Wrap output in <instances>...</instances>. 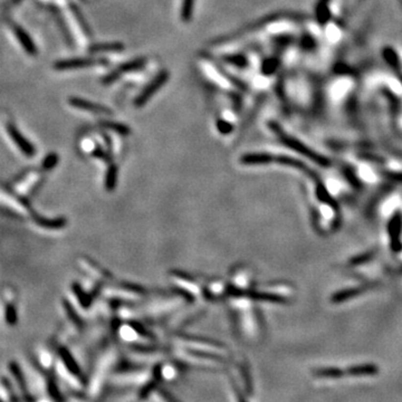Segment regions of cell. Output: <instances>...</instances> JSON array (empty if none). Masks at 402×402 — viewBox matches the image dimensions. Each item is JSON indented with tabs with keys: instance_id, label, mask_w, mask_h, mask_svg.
I'll return each instance as SVG.
<instances>
[{
	"instance_id": "cell-15",
	"label": "cell",
	"mask_w": 402,
	"mask_h": 402,
	"mask_svg": "<svg viewBox=\"0 0 402 402\" xmlns=\"http://www.w3.org/2000/svg\"><path fill=\"white\" fill-rule=\"evenodd\" d=\"M13 31L16 38H17L18 42L21 43L24 50H25L28 55H30V56H36V55H37V47H36L35 43L33 39H31L29 34L27 33L22 26L16 25V24L13 25Z\"/></svg>"
},
{
	"instance_id": "cell-19",
	"label": "cell",
	"mask_w": 402,
	"mask_h": 402,
	"mask_svg": "<svg viewBox=\"0 0 402 402\" xmlns=\"http://www.w3.org/2000/svg\"><path fill=\"white\" fill-rule=\"evenodd\" d=\"M1 198H2V204L7 205V207L10 210H13V212L22 214V216H26V214H28V208H26V205L23 204L19 199L15 198L14 196H11V194L9 193H7L5 189L2 190Z\"/></svg>"
},
{
	"instance_id": "cell-33",
	"label": "cell",
	"mask_w": 402,
	"mask_h": 402,
	"mask_svg": "<svg viewBox=\"0 0 402 402\" xmlns=\"http://www.w3.org/2000/svg\"><path fill=\"white\" fill-rule=\"evenodd\" d=\"M233 124L232 123L227 122L226 120H218L217 121V130L221 134H229L233 131Z\"/></svg>"
},
{
	"instance_id": "cell-35",
	"label": "cell",
	"mask_w": 402,
	"mask_h": 402,
	"mask_svg": "<svg viewBox=\"0 0 402 402\" xmlns=\"http://www.w3.org/2000/svg\"><path fill=\"white\" fill-rule=\"evenodd\" d=\"M389 177L391 179H395L397 181L402 182V173H390Z\"/></svg>"
},
{
	"instance_id": "cell-28",
	"label": "cell",
	"mask_w": 402,
	"mask_h": 402,
	"mask_svg": "<svg viewBox=\"0 0 402 402\" xmlns=\"http://www.w3.org/2000/svg\"><path fill=\"white\" fill-rule=\"evenodd\" d=\"M117 177H118V166H111L109 170H107L106 173V187L109 189H112L115 182H117Z\"/></svg>"
},
{
	"instance_id": "cell-14",
	"label": "cell",
	"mask_w": 402,
	"mask_h": 402,
	"mask_svg": "<svg viewBox=\"0 0 402 402\" xmlns=\"http://www.w3.org/2000/svg\"><path fill=\"white\" fill-rule=\"evenodd\" d=\"M41 179V176L37 172H30L22 178V180L16 182L14 189L21 196H26V194H29L35 189V187L38 186Z\"/></svg>"
},
{
	"instance_id": "cell-23",
	"label": "cell",
	"mask_w": 402,
	"mask_h": 402,
	"mask_svg": "<svg viewBox=\"0 0 402 402\" xmlns=\"http://www.w3.org/2000/svg\"><path fill=\"white\" fill-rule=\"evenodd\" d=\"M365 289H367L365 287H361V288L355 287V288H348V289L340 290V292L334 294L331 298V301L333 302V303H342V302H345L348 300H351V298L353 297L359 296L360 294L363 293Z\"/></svg>"
},
{
	"instance_id": "cell-21",
	"label": "cell",
	"mask_w": 402,
	"mask_h": 402,
	"mask_svg": "<svg viewBox=\"0 0 402 402\" xmlns=\"http://www.w3.org/2000/svg\"><path fill=\"white\" fill-rule=\"evenodd\" d=\"M379 372V368L376 364H360L353 365V367L346 370V374L351 377H365V376H374Z\"/></svg>"
},
{
	"instance_id": "cell-16",
	"label": "cell",
	"mask_w": 402,
	"mask_h": 402,
	"mask_svg": "<svg viewBox=\"0 0 402 402\" xmlns=\"http://www.w3.org/2000/svg\"><path fill=\"white\" fill-rule=\"evenodd\" d=\"M56 372L67 385L71 387V389L79 390L82 388V383L79 382L78 378L75 376L73 370L71 371L69 365H67L64 361L58 360L56 362Z\"/></svg>"
},
{
	"instance_id": "cell-10",
	"label": "cell",
	"mask_w": 402,
	"mask_h": 402,
	"mask_svg": "<svg viewBox=\"0 0 402 402\" xmlns=\"http://www.w3.org/2000/svg\"><path fill=\"white\" fill-rule=\"evenodd\" d=\"M69 104L77 110L86 111V112L96 113V114H112V110L109 106L99 104L96 102L87 101L81 97H70Z\"/></svg>"
},
{
	"instance_id": "cell-12",
	"label": "cell",
	"mask_w": 402,
	"mask_h": 402,
	"mask_svg": "<svg viewBox=\"0 0 402 402\" xmlns=\"http://www.w3.org/2000/svg\"><path fill=\"white\" fill-rule=\"evenodd\" d=\"M78 266L82 268V270L87 274V275L92 276V278L98 281H107L111 280V275L106 270L103 269L102 267H99L97 264H95L94 261H92L89 258L86 257H79L77 260Z\"/></svg>"
},
{
	"instance_id": "cell-3",
	"label": "cell",
	"mask_w": 402,
	"mask_h": 402,
	"mask_svg": "<svg viewBox=\"0 0 402 402\" xmlns=\"http://www.w3.org/2000/svg\"><path fill=\"white\" fill-rule=\"evenodd\" d=\"M170 77L169 71L166 70H162L155 75L154 78L151 81L149 84L143 89L137 97L134 99V105L137 107H143L146 103H148L151 97L154 96L155 94L159 92V90L162 89L163 86L166 84L168 79Z\"/></svg>"
},
{
	"instance_id": "cell-22",
	"label": "cell",
	"mask_w": 402,
	"mask_h": 402,
	"mask_svg": "<svg viewBox=\"0 0 402 402\" xmlns=\"http://www.w3.org/2000/svg\"><path fill=\"white\" fill-rule=\"evenodd\" d=\"M274 159L270 154L266 153H252V154H245L241 157L240 162L242 165L247 166H256V165H267V163L273 162Z\"/></svg>"
},
{
	"instance_id": "cell-17",
	"label": "cell",
	"mask_w": 402,
	"mask_h": 402,
	"mask_svg": "<svg viewBox=\"0 0 402 402\" xmlns=\"http://www.w3.org/2000/svg\"><path fill=\"white\" fill-rule=\"evenodd\" d=\"M173 282L181 287L182 289H185L186 292H188L190 295L192 296H201L202 295V288L199 286L197 283H194L193 281L189 280V278H186L185 276H182L181 274H174L172 276Z\"/></svg>"
},
{
	"instance_id": "cell-20",
	"label": "cell",
	"mask_w": 402,
	"mask_h": 402,
	"mask_svg": "<svg viewBox=\"0 0 402 402\" xmlns=\"http://www.w3.org/2000/svg\"><path fill=\"white\" fill-rule=\"evenodd\" d=\"M118 335H120L123 341L131 342V343H134V342H138L142 339H148L146 334H140L137 328L129 324L122 325L121 328L118 329Z\"/></svg>"
},
{
	"instance_id": "cell-26",
	"label": "cell",
	"mask_w": 402,
	"mask_h": 402,
	"mask_svg": "<svg viewBox=\"0 0 402 402\" xmlns=\"http://www.w3.org/2000/svg\"><path fill=\"white\" fill-rule=\"evenodd\" d=\"M193 7H194V0H182L181 3V10H180V17L181 21L184 23H189L192 18L193 15Z\"/></svg>"
},
{
	"instance_id": "cell-31",
	"label": "cell",
	"mask_w": 402,
	"mask_h": 402,
	"mask_svg": "<svg viewBox=\"0 0 402 402\" xmlns=\"http://www.w3.org/2000/svg\"><path fill=\"white\" fill-rule=\"evenodd\" d=\"M38 360H39V363H41L43 367L46 369H48L51 367V365H53V357H51L50 354L47 352L46 350L39 353Z\"/></svg>"
},
{
	"instance_id": "cell-6",
	"label": "cell",
	"mask_w": 402,
	"mask_h": 402,
	"mask_svg": "<svg viewBox=\"0 0 402 402\" xmlns=\"http://www.w3.org/2000/svg\"><path fill=\"white\" fill-rule=\"evenodd\" d=\"M150 379L151 373L146 370L124 371L112 377V381L118 385H144Z\"/></svg>"
},
{
	"instance_id": "cell-8",
	"label": "cell",
	"mask_w": 402,
	"mask_h": 402,
	"mask_svg": "<svg viewBox=\"0 0 402 402\" xmlns=\"http://www.w3.org/2000/svg\"><path fill=\"white\" fill-rule=\"evenodd\" d=\"M182 303H184V300H182L181 296H170L162 298V300L154 302L153 304H150L146 307V313L149 315L160 316L161 314H166L171 312V310L178 308Z\"/></svg>"
},
{
	"instance_id": "cell-7",
	"label": "cell",
	"mask_w": 402,
	"mask_h": 402,
	"mask_svg": "<svg viewBox=\"0 0 402 402\" xmlns=\"http://www.w3.org/2000/svg\"><path fill=\"white\" fill-rule=\"evenodd\" d=\"M281 139H282V141L284 142V144L287 145L288 148L295 150V151H297L298 153L305 155L306 158H308V159H310V160H313L314 162H316L317 165H320L322 166H326L330 165L328 159L322 157V155H320V154L315 153L314 151L308 149L307 146H305L304 144H302L301 142H298L297 140H295V139L289 138L285 134L281 135Z\"/></svg>"
},
{
	"instance_id": "cell-5",
	"label": "cell",
	"mask_w": 402,
	"mask_h": 402,
	"mask_svg": "<svg viewBox=\"0 0 402 402\" xmlns=\"http://www.w3.org/2000/svg\"><path fill=\"white\" fill-rule=\"evenodd\" d=\"M103 64H106V61L103 58L77 57V58L61 59V61L55 62L54 69L57 71H70V70L85 69V67H92V66H96V65H103Z\"/></svg>"
},
{
	"instance_id": "cell-9",
	"label": "cell",
	"mask_w": 402,
	"mask_h": 402,
	"mask_svg": "<svg viewBox=\"0 0 402 402\" xmlns=\"http://www.w3.org/2000/svg\"><path fill=\"white\" fill-rule=\"evenodd\" d=\"M6 130L8 132V135H9L11 140H13L16 146L22 151V153L24 155H26V157H28V158L34 157L36 153L34 145L31 144L30 141H28L25 137H24L23 133L15 126V124H13V123H10V122L7 123Z\"/></svg>"
},
{
	"instance_id": "cell-13",
	"label": "cell",
	"mask_w": 402,
	"mask_h": 402,
	"mask_svg": "<svg viewBox=\"0 0 402 402\" xmlns=\"http://www.w3.org/2000/svg\"><path fill=\"white\" fill-rule=\"evenodd\" d=\"M401 228H402V221L401 216L399 213H396L395 216L391 218L389 222L388 232L390 237V242H391V248L393 252H399L401 249Z\"/></svg>"
},
{
	"instance_id": "cell-32",
	"label": "cell",
	"mask_w": 402,
	"mask_h": 402,
	"mask_svg": "<svg viewBox=\"0 0 402 402\" xmlns=\"http://www.w3.org/2000/svg\"><path fill=\"white\" fill-rule=\"evenodd\" d=\"M57 162H58V155L55 153H50L47 155L45 159H44L43 166L45 169H51L57 165Z\"/></svg>"
},
{
	"instance_id": "cell-1",
	"label": "cell",
	"mask_w": 402,
	"mask_h": 402,
	"mask_svg": "<svg viewBox=\"0 0 402 402\" xmlns=\"http://www.w3.org/2000/svg\"><path fill=\"white\" fill-rule=\"evenodd\" d=\"M118 359L117 351L114 349H110L99 357L97 365L95 367L94 372L92 374V379L90 381L89 392L92 397L97 396L106 379V376L113 368L115 361Z\"/></svg>"
},
{
	"instance_id": "cell-4",
	"label": "cell",
	"mask_w": 402,
	"mask_h": 402,
	"mask_svg": "<svg viewBox=\"0 0 402 402\" xmlns=\"http://www.w3.org/2000/svg\"><path fill=\"white\" fill-rule=\"evenodd\" d=\"M145 65H146L145 57H138V58L131 59V61H127L125 63L121 64L120 66H118L117 69L111 71L110 74H107L106 76L103 78V83H104L105 85L112 84V83H114L117 79L123 76V75L132 73V71H137L139 70L143 69Z\"/></svg>"
},
{
	"instance_id": "cell-11",
	"label": "cell",
	"mask_w": 402,
	"mask_h": 402,
	"mask_svg": "<svg viewBox=\"0 0 402 402\" xmlns=\"http://www.w3.org/2000/svg\"><path fill=\"white\" fill-rule=\"evenodd\" d=\"M106 296L122 298L125 301H138L143 296V290L138 287H129L121 285V287H111L106 289Z\"/></svg>"
},
{
	"instance_id": "cell-30",
	"label": "cell",
	"mask_w": 402,
	"mask_h": 402,
	"mask_svg": "<svg viewBox=\"0 0 402 402\" xmlns=\"http://www.w3.org/2000/svg\"><path fill=\"white\" fill-rule=\"evenodd\" d=\"M71 11H73V14H74V16L75 17H76V21L78 22V24L79 25H81V27L83 28V31H84V33L86 34V35H91V30H90V28L89 27H87V25L85 24V21L83 18V15H82V13H79V10H78V8L75 6V5H71Z\"/></svg>"
},
{
	"instance_id": "cell-34",
	"label": "cell",
	"mask_w": 402,
	"mask_h": 402,
	"mask_svg": "<svg viewBox=\"0 0 402 402\" xmlns=\"http://www.w3.org/2000/svg\"><path fill=\"white\" fill-rule=\"evenodd\" d=\"M372 255H373L372 253H370V254H364V255H362V256L353 258V260L351 261V264H352V265H359V264H362V262L368 261V260H371Z\"/></svg>"
},
{
	"instance_id": "cell-29",
	"label": "cell",
	"mask_w": 402,
	"mask_h": 402,
	"mask_svg": "<svg viewBox=\"0 0 402 402\" xmlns=\"http://www.w3.org/2000/svg\"><path fill=\"white\" fill-rule=\"evenodd\" d=\"M224 59L227 63L233 64V65H236L238 67H245L247 65V61L241 55H229V56L224 57Z\"/></svg>"
},
{
	"instance_id": "cell-2",
	"label": "cell",
	"mask_w": 402,
	"mask_h": 402,
	"mask_svg": "<svg viewBox=\"0 0 402 402\" xmlns=\"http://www.w3.org/2000/svg\"><path fill=\"white\" fill-rule=\"evenodd\" d=\"M173 342L182 349H187L194 352L212 354V355H216V354H220L222 353V351H225V348H222V345L217 343V342L197 339V337L177 336Z\"/></svg>"
},
{
	"instance_id": "cell-27",
	"label": "cell",
	"mask_w": 402,
	"mask_h": 402,
	"mask_svg": "<svg viewBox=\"0 0 402 402\" xmlns=\"http://www.w3.org/2000/svg\"><path fill=\"white\" fill-rule=\"evenodd\" d=\"M160 374L165 380L172 381L178 377V370L171 364H163L160 368Z\"/></svg>"
},
{
	"instance_id": "cell-18",
	"label": "cell",
	"mask_w": 402,
	"mask_h": 402,
	"mask_svg": "<svg viewBox=\"0 0 402 402\" xmlns=\"http://www.w3.org/2000/svg\"><path fill=\"white\" fill-rule=\"evenodd\" d=\"M125 49L124 44L121 42H109V43H98L93 44L89 47V51L92 54L99 53H115V51H122Z\"/></svg>"
},
{
	"instance_id": "cell-25",
	"label": "cell",
	"mask_w": 402,
	"mask_h": 402,
	"mask_svg": "<svg viewBox=\"0 0 402 402\" xmlns=\"http://www.w3.org/2000/svg\"><path fill=\"white\" fill-rule=\"evenodd\" d=\"M102 126L106 127L113 132H117L120 135H129L131 133V129L126 124H123L120 122H115V121H103L101 123Z\"/></svg>"
},
{
	"instance_id": "cell-24",
	"label": "cell",
	"mask_w": 402,
	"mask_h": 402,
	"mask_svg": "<svg viewBox=\"0 0 402 402\" xmlns=\"http://www.w3.org/2000/svg\"><path fill=\"white\" fill-rule=\"evenodd\" d=\"M346 372L343 370L337 368H325L320 369L315 371V376L320 378H326V379H339V378L344 377Z\"/></svg>"
}]
</instances>
